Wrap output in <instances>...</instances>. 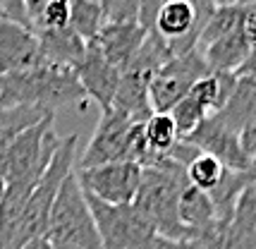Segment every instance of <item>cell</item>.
<instances>
[{
  "label": "cell",
  "mask_w": 256,
  "mask_h": 249,
  "mask_svg": "<svg viewBox=\"0 0 256 249\" xmlns=\"http://www.w3.org/2000/svg\"><path fill=\"white\" fill-rule=\"evenodd\" d=\"M86 101L89 98L74 70L38 65L26 72L0 77V110L34 106L56 113L58 108H84Z\"/></svg>",
  "instance_id": "1"
},
{
  "label": "cell",
  "mask_w": 256,
  "mask_h": 249,
  "mask_svg": "<svg viewBox=\"0 0 256 249\" xmlns=\"http://www.w3.org/2000/svg\"><path fill=\"white\" fill-rule=\"evenodd\" d=\"M184 187L187 168L170 154L158 158L154 166L142 168V184L132 206L148 220L160 240H187V232L178 218L180 194Z\"/></svg>",
  "instance_id": "2"
},
{
  "label": "cell",
  "mask_w": 256,
  "mask_h": 249,
  "mask_svg": "<svg viewBox=\"0 0 256 249\" xmlns=\"http://www.w3.org/2000/svg\"><path fill=\"white\" fill-rule=\"evenodd\" d=\"M77 142H79L77 134H70L60 139V144H58L48 168L41 175L38 184L34 187L29 202L24 204V211L20 216L14 230H12L5 249H22L32 240L46 238L48 220H50V208H53V202L58 196V190L65 182L67 175L74 172V166H77Z\"/></svg>",
  "instance_id": "3"
},
{
  "label": "cell",
  "mask_w": 256,
  "mask_h": 249,
  "mask_svg": "<svg viewBox=\"0 0 256 249\" xmlns=\"http://www.w3.org/2000/svg\"><path fill=\"white\" fill-rule=\"evenodd\" d=\"M132 160L144 168L148 163V148L144 142V122H134L127 115L118 110L100 113V120L91 134L89 144L84 146L82 156L77 158V168H96L108 163Z\"/></svg>",
  "instance_id": "4"
},
{
  "label": "cell",
  "mask_w": 256,
  "mask_h": 249,
  "mask_svg": "<svg viewBox=\"0 0 256 249\" xmlns=\"http://www.w3.org/2000/svg\"><path fill=\"white\" fill-rule=\"evenodd\" d=\"M46 238L50 242H65L77 249H103L86 196L82 192L74 172L67 175L58 190Z\"/></svg>",
  "instance_id": "5"
},
{
  "label": "cell",
  "mask_w": 256,
  "mask_h": 249,
  "mask_svg": "<svg viewBox=\"0 0 256 249\" xmlns=\"http://www.w3.org/2000/svg\"><path fill=\"white\" fill-rule=\"evenodd\" d=\"M60 136L53 132V115L44 118L41 122L32 124L22 134L14 136L10 146L0 154V166L5 172V182H24L38 184L48 163L56 154Z\"/></svg>",
  "instance_id": "6"
},
{
  "label": "cell",
  "mask_w": 256,
  "mask_h": 249,
  "mask_svg": "<svg viewBox=\"0 0 256 249\" xmlns=\"http://www.w3.org/2000/svg\"><path fill=\"white\" fill-rule=\"evenodd\" d=\"M84 196H86L89 211L94 216V223H96L103 249H158L160 247L158 232L148 226V220L132 204L112 206V204H103V202L94 199L89 194H84Z\"/></svg>",
  "instance_id": "7"
},
{
  "label": "cell",
  "mask_w": 256,
  "mask_h": 249,
  "mask_svg": "<svg viewBox=\"0 0 256 249\" xmlns=\"http://www.w3.org/2000/svg\"><path fill=\"white\" fill-rule=\"evenodd\" d=\"M208 70L199 50H187L182 56H172L163 68L154 74L148 84V103L154 113H170L187 94L192 86L206 77Z\"/></svg>",
  "instance_id": "8"
},
{
  "label": "cell",
  "mask_w": 256,
  "mask_h": 249,
  "mask_svg": "<svg viewBox=\"0 0 256 249\" xmlns=\"http://www.w3.org/2000/svg\"><path fill=\"white\" fill-rule=\"evenodd\" d=\"M74 175H77L79 187L84 190V194L112 206L132 204L139 192V184H142V166L132 163V160L74 170Z\"/></svg>",
  "instance_id": "9"
},
{
  "label": "cell",
  "mask_w": 256,
  "mask_h": 249,
  "mask_svg": "<svg viewBox=\"0 0 256 249\" xmlns=\"http://www.w3.org/2000/svg\"><path fill=\"white\" fill-rule=\"evenodd\" d=\"M184 144L194 146L201 154H208L216 160H220L225 168L230 170H240V172H246L249 166H252V158L244 154V148L240 144V134L228 130L225 124H220L213 115H208L204 122L187 134L184 139H180Z\"/></svg>",
  "instance_id": "10"
},
{
  "label": "cell",
  "mask_w": 256,
  "mask_h": 249,
  "mask_svg": "<svg viewBox=\"0 0 256 249\" xmlns=\"http://www.w3.org/2000/svg\"><path fill=\"white\" fill-rule=\"evenodd\" d=\"M44 65L36 32L22 24L0 20V77Z\"/></svg>",
  "instance_id": "11"
},
{
  "label": "cell",
  "mask_w": 256,
  "mask_h": 249,
  "mask_svg": "<svg viewBox=\"0 0 256 249\" xmlns=\"http://www.w3.org/2000/svg\"><path fill=\"white\" fill-rule=\"evenodd\" d=\"M74 74H77L86 98L98 106L100 113L110 110L118 84H120V70L112 68L110 62L100 56V50L94 46V41L86 46V56L82 58V62L74 68Z\"/></svg>",
  "instance_id": "12"
},
{
  "label": "cell",
  "mask_w": 256,
  "mask_h": 249,
  "mask_svg": "<svg viewBox=\"0 0 256 249\" xmlns=\"http://www.w3.org/2000/svg\"><path fill=\"white\" fill-rule=\"evenodd\" d=\"M146 34L148 32L139 22H106L100 26L98 36L94 38V46L112 68L122 72L130 65V60L136 56V50L142 48Z\"/></svg>",
  "instance_id": "13"
},
{
  "label": "cell",
  "mask_w": 256,
  "mask_h": 249,
  "mask_svg": "<svg viewBox=\"0 0 256 249\" xmlns=\"http://www.w3.org/2000/svg\"><path fill=\"white\" fill-rule=\"evenodd\" d=\"M151 74H146L142 70L124 68L120 72V84L112 98V110L127 115L134 122H146L154 110L148 103V84H151Z\"/></svg>",
  "instance_id": "14"
},
{
  "label": "cell",
  "mask_w": 256,
  "mask_h": 249,
  "mask_svg": "<svg viewBox=\"0 0 256 249\" xmlns=\"http://www.w3.org/2000/svg\"><path fill=\"white\" fill-rule=\"evenodd\" d=\"M36 38H38L44 65L67 68V70L77 68L79 62H82V58L86 56V46H89L84 38H79L70 26L36 32Z\"/></svg>",
  "instance_id": "15"
},
{
  "label": "cell",
  "mask_w": 256,
  "mask_h": 249,
  "mask_svg": "<svg viewBox=\"0 0 256 249\" xmlns=\"http://www.w3.org/2000/svg\"><path fill=\"white\" fill-rule=\"evenodd\" d=\"M196 50L204 58L208 74H237L252 53L244 38V29L228 34L223 38H216L206 46H199Z\"/></svg>",
  "instance_id": "16"
},
{
  "label": "cell",
  "mask_w": 256,
  "mask_h": 249,
  "mask_svg": "<svg viewBox=\"0 0 256 249\" xmlns=\"http://www.w3.org/2000/svg\"><path fill=\"white\" fill-rule=\"evenodd\" d=\"M178 218L180 226L184 228V232H187V240H196L206 230H211L216 226V206H213L208 194L192 187L187 182V187L180 194Z\"/></svg>",
  "instance_id": "17"
},
{
  "label": "cell",
  "mask_w": 256,
  "mask_h": 249,
  "mask_svg": "<svg viewBox=\"0 0 256 249\" xmlns=\"http://www.w3.org/2000/svg\"><path fill=\"white\" fill-rule=\"evenodd\" d=\"M254 115H256V80L254 77H237L232 96L228 98V103L218 113H213V118L220 124H225L228 130L240 134V130Z\"/></svg>",
  "instance_id": "18"
},
{
  "label": "cell",
  "mask_w": 256,
  "mask_h": 249,
  "mask_svg": "<svg viewBox=\"0 0 256 249\" xmlns=\"http://www.w3.org/2000/svg\"><path fill=\"white\" fill-rule=\"evenodd\" d=\"M144 142H146V148H148V163L144 168L154 166L158 158H163V156H168L172 151V146L180 142V134L170 113H154L146 120Z\"/></svg>",
  "instance_id": "19"
},
{
  "label": "cell",
  "mask_w": 256,
  "mask_h": 249,
  "mask_svg": "<svg viewBox=\"0 0 256 249\" xmlns=\"http://www.w3.org/2000/svg\"><path fill=\"white\" fill-rule=\"evenodd\" d=\"M56 113H48L34 106H20V108H8L0 110V154L14 142V136L22 134L24 130H29L32 124L41 122L44 118Z\"/></svg>",
  "instance_id": "20"
},
{
  "label": "cell",
  "mask_w": 256,
  "mask_h": 249,
  "mask_svg": "<svg viewBox=\"0 0 256 249\" xmlns=\"http://www.w3.org/2000/svg\"><path fill=\"white\" fill-rule=\"evenodd\" d=\"M103 12H100L98 0H70V29L91 44L98 36L103 26Z\"/></svg>",
  "instance_id": "21"
},
{
  "label": "cell",
  "mask_w": 256,
  "mask_h": 249,
  "mask_svg": "<svg viewBox=\"0 0 256 249\" xmlns=\"http://www.w3.org/2000/svg\"><path fill=\"white\" fill-rule=\"evenodd\" d=\"M223 172L225 166L220 160H216L208 154H201V151L187 163V182L206 194L218 187V182L223 180Z\"/></svg>",
  "instance_id": "22"
},
{
  "label": "cell",
  "mask_w": 256,
  "mask_h": 249,
  "mask_svg": "<svg viewBox=\"0 0 256 249\" xmlns=\"http://www.w3.org/2000/svg\"><path fill=\"white\" fill-rule=\"evenodd\" d=\"M170 118H172V122L178 127L180 139H184V136L192 134V132L208 118V110H206L192 94H187V96L170 110Z\"/></svg>",
  "instance_id": "23"
},
{
  "label": "cell",
  "mask_w": 256,
  "mask_h": 249,
  "mask_svg": "<svg viewBox=\"0 0 256 249\" xmlns=\"http://www.w3.org/2000/svg\"><path fill=\"white\" fill-rule=\"evenodd\" d=\"M70 24V0H50L41 14L32 22L34 32H46V29H65Z\"/></svg>",
  "instance_id": "24"
},
{
  "label": "cell",
  "mask_w": 256,
  "mask_h": 249,
  "mask_svg": "<svg viewBox=\"0 0 256 249\" xmlns=\"http://www.w3.org/2000/svg\"><path fill=\"white\" fill-rule=\"evenodd\" d=\"M103 22H139V2L136 0H98Z\"/></svg>",
  "instance_id": "25"
},
{
  "label": "cell",
  "mask_w": 256,
  "mask_h": 249,
  "mask_svg": "<svg viewBox=\"0 0 256 249\" xmlns=\"http://www.w3.org/2000/svg\"><path fill=\"white\" fill-rule=\"evenodd\" d=\"M0 20H8V22L22 24L29 26V17H26V0H0Z\"/></svg>",
  "instance_id": "26"
},
{
  "label": "cell",
  "mask_w": 256,
  "mask_h": 249,
  "mask_svg": "<svg viewBox=\"0 0 256 249\" xmlns=\"http://www.w3.org/2000/svg\"><path fill=\"white\" fill-rule=\"evenodd\" d=\"M139 2V24L144 26L146 32L154 29V22H156V14L160 10V5L166 0H136Z\"/></svg>",
  "instance_id": "27"
},
{
  "label": "cell",
  "mask_w": 256,
  "mask_h": 249,
  "mask_svg": "<svg viewBox=\"0 0 256 249\" xmlns=\"http://www.w3.org/2000/svg\"><path fill=\"white\" fill-rule=\"evenodd\" d=\"M240 144H242L246 156L254 158L256 156V115L240 130Z\"/></svg>",
  "instance_id": "28"
},
{
  "label": "cell",
  "mask_w": 256,
  "mask_h": 249,
  "mask_svg": "<svg viewBox=\"0 0 256 249\" xmlns=\"http://www.w3.org/2000/svg\"><path fill=\"white\" fill-rule=\"evenodd\" d=\"M158 249H211L201 240H160Z\"/></svg>",
  "instance_id": "29"
},
{
  "label": "cell",
  "mask_w": 256,
  "mask_h": 249,
  "mask_svg": "<svg viewBox=\"0 0 256 249\" xmlns=\"http://www.w3.org/2000/svg\"><path fill=\"white\" fill-rule=\"evenodd\" d=\"M244 38L249 44V50H256V8H246Z\"/></svg>",
  "instance_id": "30"
},
{
  "label": "cell",
  "mask_w": 256,
  "mask_h": 249,
  "mask_svg": "<svg viewBox=\"0 0 256 249\" xmlns=\"http://www.w3.org/2000/svg\"><path fill=\"white\" fill-rule=\"evenodd\" d=\"M187 2L194 5V10L199 12V20L204 24L208 22V17H211L213 12H216V8H218V5H216V0H187Z\"/></svg>",
  "instance_id": "31"
},
{
  "label": "cell",
  "mask_w": 256,
  "mask_h": 249,
  "mask_svg": "<svg viewBox=\"0 0 256 249\" xmlns=\"http://www.w3.org/2000/svg\"><path fill=\"white\" fill-rule=\"evenodd\" d=\"M237 77H254L256 80V50L249 53V58L244 60V65H242L240 72H237Z\"/></svg>",
  "instance_id": "32"
},
{
  "label": "cell",
  "mask_w": 256,
  "mask_h": 249,
  "mask_svg": "<svg viewBox=\"0 0 256 249\" xmlns=\"http://www.w3.org/2000/svg\"><path fill=\"white\" fill-rule=\"evenodd\" d=\"M22 249H53V244H50L48 238H36V240H32V242H26Z\"/></svg>",
  "instance_id": "33"
},
{
  "label": "cell",
  "mask_w": 256,
  "mask_h": 249,
  "mask_svg": "<svg viewBox=\"0 0 256 249\" xmlns=\"http://www.w3.org/2000/svg\"><path fill=\"white\" fill-rule=\"evenodd\" d=\"M5 187H8V182H5V172H2V166H0V199H2V194H5Z\"/></svg>",
  "instance_id": "34"
},
{
  "label": "cell",
  "mask_w": 256,
  "mask_h": 249,
  "mask_svg": "<svg viewBox=\"0 0 256 249\" xmlns=\"http://www.w3.org/2000/svg\"><path fill=\"white\" fill-rule=\"evenodd\" d=\"M50 244H53V249H77L72 244H65V242H50Z\"/></svg>",
  "instance_id": "35"
},
{
  "label": "cell",
  "mask_w": 256,
  "mask_h": 249,
  "mask_svg": "<svg viewBox=\"0 0 256 249\" xmlns=\"http://www.w3.org/2000/svg\"><path fill=\"white\" fill-rule=\"evenodd\" d=\"M234 2H240L244 8H256V0H234Z\"/></svg>",
  "instance_id": "36"
},
{
  "label": "cell",
  "mask_w": 256,
  "mask_h": 249,
  "mask_svg": "<svg viewBox=\"0 0 256 249\" xmlns=\"http://www.w3.org/2000/svg\"><path fill=\"white\" fill-rule=\"evenodd\" d=\"M228 2H234V0H216V5H228Z\"/></svg>",
  "instance_id": "37"
},
{
  "label": "cell",
  "mask_w": 256,
  "mask_h": 249,
  "mask_svg": "<svg viewBox=\"0 0 256 249\" xmlns=\"http://www.w3.org/2000/svg\"><path fill=\"white\" fill-rule=\"evenodd\" d=\"M252 187H254V192H256V180H254V182H252Z\"/></svg>",
  "instance_id": "38"
}]
</instances>
